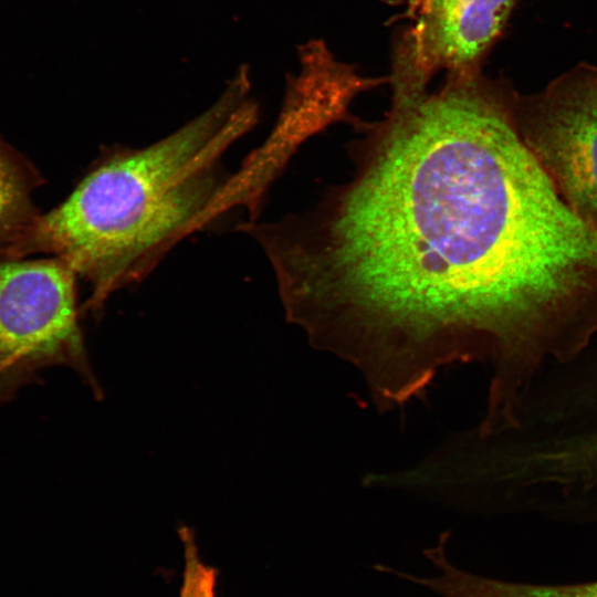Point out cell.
<instances>
[{
  "instance_id": "obj_9",
  "label": "cell",
  "mask_w": 597,
  "mask_h": 597,
  "mask_svg": "<svg viewBox=\"0 0 597 597\" xmlns=\"http://www.w3.org/2000/svg\"><path fill=\"white\" fill-rule=\"evenodd\" d=\"M179 535L184 546V572L178 597H216V569L201 559L190 528L180 527Z\"/></svg>"
},
{
  "instance_id": "obj_7",
  "label": "cell",
  "mask_w": 597,
  "mask_h": 597,
  "mask_svg": "<svg viewBox=\"0 0 597 597\" xmlns=\"http://www.w3.org/2000/svg\"><path fill=\"white\" fill-rule=\"evenodd\" d=\"M42 184L39 170L0 138V256L12 260L40 212L32 195Z\"/></svg>"
},
{
  "instance_id": "obj_4",
  "label": "cell",
  "mask_w": 597,
  "mask_h": 597,
  "mask_svg": "<svg viewBox=\"0 0 597 597\" xmlns=\"http://www.w3.org/2000/svg\"><path fill=\"white\" fill-rule=\"evenodd\" d=\"M524 143L566 203L597 229V71L578 67L517 98Z\"/></svg>"
},
{
  "instance_id": "obj_3",
  "label": "cell",
  "mask_w": 597,
  "mask_h": 597,
  "mask_svg": "<svg viewBox=\"0 0 597 597\" xmlns=\"http://www.w3.org/2000/svg\"><path fill=\"white\" fill-rule=\"evenodd\" d=\"M75 277L74 270L55 256L0 263L3 390L44 367L63 365L75 369L94 395L102 397L77 322Z\"/></svg>"
},
{
  "instance_id": "obj_8",
  "label": "cell",
  "mask_w": 597,
  "mask_h": 597,
  "mask_svg": "<svg viewBox=\"0 0 597 597\" xmlns=\"http://www.w3.org/2000/svg\"><path fill=\"white\" fill-rule=\"evenodd\" d=\"M447 597H597V580L573 584H530L489 578L459 570Z\"/></svg>"
},
{
  "instance_id": "obj_5",
  "label": "cell",
  "mask_w": 597,
  "mask_h": 597,
  "mask_svg": "<svg viewBox=\"0 0 597 597\" xmlns=\"http://www.w3.org/2000/svg\"><path fill=\"white\" fill-rule=\"evenodd\" d=\"M302 65L300 76L290 82L271 135L230 177L229 203L247 206L251 216L256 214L269 186L310 137L337 122L349 123L360 133L370 124L350 114L349 104L377 81L359 77L349 66L335 61L322 43L304 48Z\"/></svg>"
},
{
  "instance_id": "obj_1",
  "label": "cell",
  "mask_w": 597,
  "mask_h": 597,
  "mask_svg": "<svg viewBox=\"0 0 597 597\" xmlns=\"http://www.w3.org/2000/svg\"><path fill=\"white\" fill-rule=\"evenodd\" d=\"M515 104L479 74L396 90L348 145L347 181L304 211L242 226L286 320L352 364L381 410L451 364L480 363L485 409L510 412L597 336V229L524 143Z\"/></svg>"
},
{
  "instance_id": "obj_2",
  "label": "cell",
  "mask_w": 597,
  "mask_h": 597,
  "mask_svg": "<svg viewBox=\"0 0 597 597\" xmlns=\"http://www.w3.org/2000/svg\"><path fill=\"white\" fill-rule=\"evenodd\" d=\"M240 71L200 116L145 148L109 150L56 208L40 214L13 259L48 253L92 286L97 311L143 279L186 234L223 212L228 148L258 121Z\"/></svg>"
},
{
  "instance_id": "obj_6",
  "label": "cell",
  "mask_w": 597,
  "mask_h": 597,
  "mask_svg": "<svg viewBox=\"0 0 597 597\" xmlns=\"http://www.w3.org/2000/svg\"><path fill=\"white\" fill-rule=\"evenodd\" d=\"M515 0H420L416 24L399 54L425 78L479 73L482 59L502 32Z\"/></svg>"
}]
</instances>
